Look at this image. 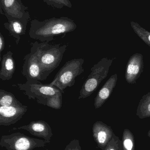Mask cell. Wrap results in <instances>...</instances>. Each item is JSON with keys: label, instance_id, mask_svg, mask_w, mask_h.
Returning <instances> with one entry per match:
<instances>
[{"label": "cell", "instance_id": "6da1fadb", "mask_svg": "<svg viewBox=\"0 0 150 150\" xmlns=\"http://www.w3.org/2000/svg\"><path fill=\"white\" fill-rule=\"evenodd\" d=\"M77 27L74 20L68 17H53L43 21L31 20L29 35L41 42L49 43L56 36L74 31Z\"/></svg>", "mask_w": 150, "mask_h": 150}, {"label": "cell", "instance_id": "7a4b0ae2", "mask_svg": "<svg viewBox=\"0 0 150 150\" xmlns=\"http://www.w3.org/2000/svg\"><path fill=\"white\" fill-rule=\"evenodd\" d=\"M31 45L30 51L34 53L38 58L44 81L59 67L68 46L38 41L32 42Z\"/></svg>", "mask_w": 150, "mask_h": 150}, {"label": "cell", "instance_id": "3957f363", "mask_svg": "<svg viewBox=\"0 0 150 150\" xmlns=\"http://www.w3.org/2000/svg\"><path fill=\"white\" fill-rule=\"evenodd\" d=\"M84 62V59L82 58L73 59L67 62L49 84L58 88L64 93L66 88L74 86L76 78L84 72L83 67Z\"/></svg>", "mask_w": 150, "mask_h": 150}, {"label": "cell", "instance_id": "277c9868", "mask_svg": "<svg viewBox=\"0 0 150 150\" xmlns=\"http://www.w3.org/2000/svg\"><path fill=\"white\" fill-rule=\"evenodd\" d=\"M112 62V59L103 58L93 66L79 92V100L90 97L97 90L101 82L107 76Z\"/></svg>", "mask_w": 150, "mask_h": 150}, {"label": "cell", "instance_id": "5b68a950", "mask_svg": "<svg viewBox=\"0 0 150 150\" xmlns=\"http://www.w3.org/2000/svg\"><path fill=\"white\" fill-rule=\"evenodd\" d=\"M47 142L32 138L19 132L2 135L0 139V146L7 150H33L44 148Z\"/></svg>", "mask_w": 150, "mask_h": 150}, {"label": "cell", "instance_id": "8992f818", "mask_svg": "<svg viewBox=\"0 0 150 150\" xmlns=\"http://www.w3.org/2000/svg\"><path fill=\"white\" fill-rule=\"evenodd\" d=\"M12 86H17L19 90L23 91L29 99L34 100L39 104L44 105H45L47 97L61 92L56 87L49 84L42 83L40 82L32 83L26 82L24 83H18Z\"/></svg>", "mask_w": 150, "mask_h": 150}, {"label": "cell", "instance_id": "52a82bcc", "mask_svg": "<svg viewBox=\"0 0 150 150\" xmlns=\"http://www.w3.org/2000/svg\"><path fill=\"white\" fill-rule=\"evenodd\" d=\"M22 74L28 83H37L43 81L42 73L38 58L35 54L30 51L24 57Z\"/></svg>", "mask_w": 150, "mask_h": 150}, {"label": "cell", "instance_id": "ba28073f", "mask_svg": "<svg viewBox=\"0 0 150 150\" xmlns=\"http://www.w3.org/2000/svg\"><path fill=\"white\" fill-rule=\"evenodd\" d=\"M28 110L27 106H0V126H9L20 120Z\"/></svg>", "mask_w": 150, "mask_h": 150}, {"label": "cell", "instance_id": "9c48e42d", "mask_svg": "<svg viewBox=\"0 0 150 150\" xmlns=\"http://www.w3.org/2000/svg\"><path fill=\"white\" fill-rule=\"evenodd\" d=\"M30 20L31 16L27 11L22 18H9L4 23V28L9 31L10 36L15 39L16 45L19 43L21 36L25 35L26 26Z\"/></svg>", "mask_w": 150, "mask_h": 150}, {"label": "cell", "instance_id": "30bf717a", "mask_svg": "<svg viewBox=\"0 0 150 150\" xmlns=\"http://www.w3.org/2000/svg\"><path fill=\"white\" fill-rule=\"evenodd\" d=\"M28 9L21 0H0V13L7 19L22 18Z\"/></svg>", "mask_w": 150, "mask_h": 150}, {"label": "cell", "instance_id": "8fae6325", "mask_svg": "<svg viewBox=\"0 0 150 150\" xmlns=\"http://www.w3.org/2000/svg\"><path fill=\"white\" fill-rule=\"evenodd\" d=\"M16 129L26 130L34 136L43 138L48 144L50 143L51 137L53 136L52 129L50 125L43 120L33 121L28 125L12 129V130Z\"/></svg>", "mask_w": 150, "mask_h": 150}, {"label": "cell", "instance_id": "7c38bea8", "mask_svg": "<svg viewBox=\"0 0 150 150\" xmlns=\"http://www.w3.org/2000/svg\"><path fill=\"white\" fill-rule=\"evenodd\" d=\"M143 56L141 54L136 53L130 57L126 67L125 79L128 83H136L143 72Z\"/></svg>", "mask_w": 150, "mask_h": 150}, {"label": "cell", "instance_id": "4fadbf2b", "mask_svg": "<svg viewBox=\"0 0 150 150\" xmlns=\"http://www.w3.org/2000/svg\"><path fill=\"white\" fill-rule=\"evenodd\" d=\"M92 132L94 141L98 147L102 150L105 149L114 134L111 127L101 121L94 123Z\"/></svg>", "mask_w": 150, "mask_h": 150}, {"label": "cell", "instance_id": "5bb4252c", "mask_svg": "<svg viewBox=\"0 0 150 150\" xmlns=\"http://www.w3.org/2000/svg\"><path fill=\"white\" fill-rule=\"evenodd\" d=\"M117 80L118 75L117 74H114L109 78L102 86L94 100V105L95 109H98L102 107L108 100L115 87Z\"/></svg>", "mask_w": 150, "mask_h": 150}, {"label": "cell", "instance_id": "9a60e30c", "mask_svg": "<svg viewBox=\"0 0 150 150\" xmlns=\"http://www.w3.org/2000/svg\"><path fill=\"white\" fill-rule=\"evenodd\" d=\"M16 71V62L13 53L10 51L3 55L1 60L0 79L3 81L10 80Z\"/></svg>", "mask_w": 150, "mask_h": 150}, {"label": "cell", "instance_id": "2e32d148", "mask_svg": "<svg viewBox=\"0 0 150 150\" xmlns=\"http://www.w3.org/2000/svg\"><path fill=\"white\" fill-rule=\"evenodd\" d=\"M136 115L141 119L150 118V91L141 99L137 107Z\"/></svg>", "mask_w": 150, "mask_h": 150}, {"label": "cell", "instance_id": "e0dca14e", "mask_svg": "<svg viewBox=\"0 0 150 150\" xmlns=\"http://www.w3.org/2000/svg\"><path fill=\"white\" fill-rule=\"evenodd\" d=\"M23 104L16 98L15 95L9 92L0 89V106H21Z\"/></svg>", "mask_w": 150, "mask_h": 150}, {"label": "cell", "instance_id": "ac0fdd59", "mask_svg": "<svg viewBox=\"0 0 150 150\" xmlns=\"http://www.w3.org/2000/svg\"><path fill=\"white\" fill-rule=\"evenodd\" d=\"M131 27L137 36L146 44L150 47V32L141 27L139 24L131 21Z\"/></svg>", "mask_w": 150, "mask_h": 150}, {"label": "cell", "instance_id": "d6986e66", "mask_svg": "<svg viewBox=\"0 0 150 150\" xmlns=\"http://www.w3.org/2000/svg\"><path fill=\"white\" fill-rule=\"evenodd\" d=\"M122 143L123 150H135L134 137L129 129H124L122 135Z\"/></svg>", "mask_w": 150, "mask_h": 150}, {"label": "cell", "instance_id": "ffe728a7", "mask_svg": "<svg viewBox=\"0 0 150 150\" xmlns=\"http://www.w3.org/2000/svg\"><path fill=\"white\" fill-rule=\"evenodd\" d=\"M62 93L60 92L55 95L47 97L45 105L56 110L61 109L63 103Z\"/></svg>", "mask_w": 150, "mask_h": 150}, {"label": "cell", "instance_id": "44dd1931", "mask_svg": "<svg viewBox=\"0 0 150 150\" xmlns=\"http://www.w3.org/2000/svg\"><path fill=\"white\" fill-rule=\"evenodd\" d=\"M48 6L57 9H62L64 7L70 8L72 4L69 0H42Z\"/></svg>", "mask_w": 150, "mask_h": 150}, {"label": "cell", "instance_id": "7402d4cb", "mask_svg": "<svg viewBox=\"0 0 150 150\" xmlns=\"http://www.w3.org/2000/svg\"><path fill=\"white\" fill-rule=\"evenodd\" d=\"M104 150H123L122 141L114 134L112 140Z\"/></svg>", "mask_w": 150, "mask_h": 150}, {"label": "cell", "instance_id": "603a6c76", "mask_svg": "<svg viewBox=\"0 0 150 150\" xmlns=\"http://www.w3.org/2000/svg\"><path fill=\"white\" fill-rule=\"evenodd\" d=\"M64 150H82L79 140L73 139L66 146Z\"/></svg>", "mask_w": 150, "mask_h": 150}, {"label": "cell", "instance_id": "cb8c5ba5", "mask_svg": "<svg viewBox=\"0 0 150 150\" xmlns=\"http://www.w3.org/2000/svg\"><path fill=\"white\" fill-rule=\"evenodd\" d=\"M5 47V41L3 36L1 33H0V54L4 50Z\"/></svg>", "mask_w": 150, "mask_h": 150}, {"label": "cell", "instance_id": "d4e9b609", "mask_svg": "<svg viewBox=\"0 0 150 150\" xmlns=\"http://www.w3.org/2000/svg\"><path fill=\"white\" fill-rule=\"evenodd\" d=\"M148 136L149 137H150V130H149V132H148Z\"/></svg>", "mask_w": 150, "mask_h": 150}, {"label": "cell", "instance_id": "484cf974", "mask_svg": "<svg viewBox=\"0 0 150 150\" xmlns=\"http://www.w3.org/2000/svg\"><path fill=\"white\" fill-rule=\"evenodd\" d=\"M44 150H48V149H47Z\"/></svg>", "mask_w": 150, "mask_h": 150}]
</instances>
